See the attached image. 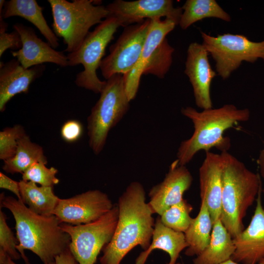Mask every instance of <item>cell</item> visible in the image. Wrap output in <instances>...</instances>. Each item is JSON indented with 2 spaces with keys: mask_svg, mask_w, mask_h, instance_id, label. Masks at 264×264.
I'll return each instance as SVG.
<instances>
[{
  "mask_svg": "<svg viewBox=\"0 0 264 264\" xmlns=\"http://www.w3.org/2000/svg\"><path fill=\"white\" fill-rule=\"evenodd\" d=\"M145 191L139 182H131L118 199V219L110 242L103 248L100 264H120L134 247L150 246L155 223Z\"/></svg>",
  "mask_w": 264,
  "mask_h": 264,
  "instance_id": "6da1fadb",
  "label": "cell"
},
{
  "mask_svg": "<svg viewBox=\"0 0 264 264\" xmlns=\"http://www.w3.org/2000/svg\"><path fill=\"white\" fill-rule=\"evenodd\" d=\"M0 207L8 209L15 220L17 249L26 264L24 250L35 254L44 264L55 262V258L69 249V235L61 227L54 215L43 216L32 211L21 200L11 196H0Z\"/></svg>",
  "mask_w": 264,
  "mask_h": 264,
  "instance_id": "7a4b0ae2",
  "label": "cell"
},
{
  "mask_svg": "<svg viewBox=\"0 0 264 264\" xmlns=\"http://www.w3.org/2000/svg\"><path fill=\"white\" fill-rule=\"evenodd\" d=\"M181 113L193 123L192 135L180 144L176 157L179 165L185 166L201 150L205 152L213 148L227 151L230 147V139L224 136L227 130L240 122L248 121L250 110L240 109L233 104H225L216 108L198 111L191 107L182 108Z\"/></svg>",
  "mask_w": 264,
  "mask_h": 264,
  "instance_id": "3957f363",
  "label": "cell"
},
{
  "mask_svg": "<svg viewBox=\"0 0 264 264\" xmlns=\"http://www.w3.org/2000/svg\"><path fill=\"white\" fill-rule=\"evenodd\" d=\"M223 158L220 220L234 238L244 229L243 220L256 199L262 181L256 174L225 151Z\"/></svg>",
  "mask_w": 264,
  "mask_h": 264,
  "instance_id": "277c9868",
  "label": "cell"
},
{
  "mask_svg": "<svg viewBox=\"0 0 264 264\" xmlns=\"http://www.w3.org/2000/svg\"><path fill=\"white\" fill-rule=\"evenodd\" d=\"M95 0H48L52 14L53 31L66 45L65 52L76 51L90 28L109 16L106 6L96 5Z\"/></svg>",
  "mask_w": 264,
  "mask_h": 264,
  "instance_id": "5b68a950",
  "label": "cell"
},
{
  "mask_svg": "<svg viewBox=\"0 0 264 264\" xmlns=\"http://www.w3.org/2000/svg\"><path fill=\"white\" fill-rule=\"evenodd\" d=\"M123 75L107 80L100 96L87 119L88 144L96 155L103 150L108 134L122 119L130 108Z\"/></svg>",
  "mask_w": 264,
  "mask_h": 264,
  "instance_id": "8992f818",
  "label": "cell"
},
{
  "mask_svg": "<svg viewBox=\"0 0 264 264\" xmlns=\"http://www.w3.org/2000/svg\"><path fill=\"white\" fill-rule=\"evenodd\" d=\"M121 26L117 20L109 16L91 32H89L80 46L67 55L68 66L81 64L84 70L78 73L75 83L79 87L100 93L106 81H101L97 75L106 47L113 39L114 34Z\"/></svg>",
  "mask_w": 264,
  "mask_h": 264,
  "instance_id": "52a82bcc",
  "label": "cell"
},
{
  "mask_svg": "<svg viewBox=\"0 0 264 264\" xmlns=\"http://www.w3.org/2000/svg\"><path fill=\"white\" fill-rule=\"evenodd\" d=\"M201 35L202 44L215 62L216 71L223 79L229 77L244 61H264V40L253 42L244 35L230 33L215 37L201 32Z\"/></svg>",
  "mask_w": 264,
  "mask_h": 264,
  "instance_id": "ba28073f",
  "label": "cell"
},
{
  "mask_svg": "<svg viewBox=\"0 0 264 264\" xmlns=\"http://www.w3.org/2000/svg\"><path fill=\"white\" fill-rule=\"evenodd\" d=\"M118 219L117 205L90 223L71 225L61 223L70 238L69 249L79 264H94L100 251L110 242Z\"/></svg>",
  "mask_w": 264,
  "mask_h": 264,
  "instance_id": "9c48e42d",
  "label": "cell"
},
{
  "mask_svg": "<svg viewBox=\"0 0 264 264\" xmlns=\"http://www.w3.org/2000/svg\"><path fill=\"white\" fill-rule=\"evenodd\" d=\"M150 23L151 20L147 19L126 26L116 42L110 47L109 54L103 59L99 66L106 80L132 70L140 58Z\"/></svg>",
  "mask_w": 264,
  "mask_h": 264,
  "instance_id": "30bf717a",
  "label": "cell"
},
{
  "mask_svg": "<svg viewBox=\"0 0 264 264\" xmlns=\"http://www.w3.org/2000/svg\"><path fill=\"white\" fill-rule=\"evenodd\" d=\"M106 193L89 190L68 198H60L53 212L61 223L76 225L94 221L113 207Z\"/></svg>",
  "mask_w": 264,
  "mask_h": 264,
  "instance_id": "8fae6325",
  "label": "cell"
},
{
  "mask_svg": "<svg viewBox=\"0 0 264 264\" xmlns=\"http://www.w3.org/2000/svg\"><path fill=\"white\" fill-rule=\"evenodd\" d=\"M109 16L116 18L121 26L143 22L147 19L165 17L178 25L181 7H175L171 0H116L106 6Z\"/></svg>",
  "mask_w": 264,
  "mask_h": 264,
  "instance_id": "7c38bea8",
  "label": "cell"
},
{
  "mask_svg": "<svg viewBox=\"0 0 264 264\" xmlns=\"http://www.w3.org/2000/svg\"><path fill=\"white\" fill-rule=\"evenodd\" d=\"M208 55L202 44L192 43L187 49L184 70L193 87L196 104L202 110L213 108L210 87L216 76L209 63Z\"/></svg>",
  "mask_w": 264,
  "mask_h": 264,
  "instance_id": "4fadbf2b",
  "label": "cell"
},
{
  "mask_svg": "<svg viewBox=\"0 0 264 264\" xmlns=\"http://www.w3.org/2000/svg\"><path fill=\"white\" fill-rule=\"evenodd\" d=\"M193 180L185 166L179 165L176 159L173 161L163 180L153 186L149 193L148 204L153 214L160 216L166 209L182 200Z\"/></svg>",
  "mask_w": 264,
  "mask_h": 264,
  "instance_id": "5bb4252c",
  "label": "cell"
},
{
  "mask_svg": "<svg viewBox=\"0 0 264 264\" xmlns=\"http://www.w3.org/2000/svg\"><path fill=\"white\" fill-rule=\"evenodd\" d=\"M262 186L256 205L247 227L233 238L235 250L231 259L241 264H257L264 258V210L262 201Z\"/></svg>",
  "mask_w": 264,
  "mask_h": 264,
  "instance_id": "9a60e30c",
  "label": "cell"
},
{
  "mask_svg": "<svg viewBox=\"0 0 264 264\" xmlns=\"http://www.w3.org/2000/svg\"><path fill=\"white\" fill-rule=\"evenodd\" d=\"M13 27L20 34L22 46L21 49L11 52L24 68L44 63H53L61 67L68 66L67 56L39 38L32 27L21 23L13 24Z\"/></svg>",
  "mask_w": 264,
  "mask_h": 264,
  "instance_id": "2e32d148",
  "label": "cell"
},
{
  "mask_svg": "<svg viewBox=\"0 0 264 264\" xmlns=\"http://www.w3.org/2000/svg\"><path fill=\"white\" fill-rule=\"evenodd\" d=\"M223 158L222 154L210 151L199 169L200 197L204 199L213 222L220 219Z\"/></svg>",
  "mask_w": 264,
  "mask_h": 264,
  "instance_id": "e0dca14e",
  "label": "cell"
},
{
  "mask_svg": "<svg viewBox=\"0 0 264 264\" xmlns=\"http://www.w3.org/2000/svg\"><path fill=\"white\" fill-rule=\"evenodd\" d=\"M45 69L44 64L24 68L17 59L0 62V111L16 95L27 93L30 85L41 77Z\"/></svg>",
  "mask_w": 264,
  "mask_h": 264,
  "instance_id": "ac0fdd59",
  "label": "cell"
},
{
  "mask_svg": "<svg viewBox=\"0 0 264 264\" xmlns=\"http://www.w3.org/2000/svg\"><path fill=\"white\" fill-rule=\"evenodd\" d=\"M176 25L175 22L168 19L151 20L149 31L140 58L132 70L123 75L125 89L130 101L136 95L145 67L158 46Z\"/></svg>",
  "mask_w": 264,
  "mask_h": 264,
  "instance_id": "d6986e66",
  "label": "cell"
},
{
  "mask_svg": "<svg viewBox=\"0 0 264 264\" xmlns=\"http://www.w3.org/2000/svg\"><path fill=\"white\" fill-rule=\"evenodd\" d=\"M188 246L185 234L176 231L166 226L160 217L155 220L152 242L149 247L141 252L135 260V264H145L151 253L155 249H161L167 252L170 261L167 264H176L181 251Z\"/></svg>",
  "mask_w": 264,
  "mask_h": 264,
  "instance_id": "ffe728a7",
  "label": "cell"
},
{
  "mask_svg": "<svg viewBox=\"0 0 264 264\" xmlns=\"http://www.w3.org/2000/svg\"><path fill=\"white\" fill-rule=\"evenodd\" d=\"M19 16L34 25L54 49L58 47L59 39L49 27L43 14V8L35 0H10L5 1L0 17L6 19Z\"/></svg>",
  "mask_w": 264,
  "mask_h": 264,
  "instance_id": "44dd1931",
  "label": "cell"
},
{
  "mask_svg": "<svg viewBox=\"0 0 264 264\" xmlns=\"http://www.w3.org/2000/svg\"><path fill=\"white\" fill-rule=\"evenodd\" d=\"M235 250L233 239L219 219L213 223L208 245L193 260V264H220L231 259Z\"/></svg>",
  "mask_w": 264,
  "mask_h": 264,
  "instance_id": "7402d4cb",
  "label": "cell"
},
{
  "mask_svg": "<svg viewBox=\"0 0 264 264\" xmlns=\"http://www.w3.org/2000/svg\"><path fill=\"white\" fill-rule=\"evenodd\" d=\"M213 222L205 201L201 199L197 216L184 234L188 246L185 254L188 256L198 255L208 245L211 238Z\"/></svg>",
  "mask_w": 264,
  "mask_h": 264,
  "instance_id": "603a6c76",
  "label": "cell"
},
{
  "mask_svg": "<svg viewBox=\"0 0 264 264\" xmlns=\"http://www.w3.org/2000/svg\"><path fill=\"white\" fill-rule=\"evenodd\" d=\"M21 201L34 213L51 216L60 199L55 194L53 187L38 186L29 181H19Z\"/></svg>",
  "mask_w": 264,
  "mask_h": 264,
  "instance_id": "cb8c5ba5",
  "label": "cell"
},
{
  "mask_svg": "<svg viewBox=\"0 0 264 264\" xmlns=\"http://www.w3.org/2000/svg\"><path fill=\"white\" fill-rule=\"evenodd\" d=\"M4 161L2 169L7 173L22 174L33 164L43 162L47 163L43 148L31 141L25 134L18 141L15 155Z\"/></svg>",
  "mask_w": 264,
  "mask_h": 264,
  "instance_id": "d4e9b609",
  "label": "cell"
},
{
  "mask_svg": "<svg viewBox=\"0 0 264 264\" xmlns=\"http://www.w3.org/2000/svg\"><path fill=\"white\" fill-rule=\"evenodd\" d=\"M179 25L185 30L193 23L206 18H214L230 22L231 17L215 0H187L181 7Z\"/></svg>",
  "mask_w": 264,
  "mask_h": 264,
  "instance_id": "484cf974",
  "label": "cell"
},
{
  "mask_svg": "<svg viewBox=\"0 0 264 264\" xmlns=\"http://www.w3.org/2000/svg\"><path fill=\"white\" fill-rule=\"evenodd\" d=\"M192 210V206L183 199L166 209L160 218L165 226L184 233L191 223L193 218L190 214Z\"/></svg>",
  "mask_w": 264,
  "mask_h": 264,
  "instance_id": "4316f807",
  "label": "cell"
},
{
  "mask_svg": "<svg viewBox=\"0 0 264 264\" xmlns=\"http://www.w3.org/2000/svg\"><path fill=\"white\" fill-rule=\"evenodd\" d=\"M174 48L167 38L160 44L145 67L143 75L151 74L163 78L169 71L173 61Z\"/></svg>",
  "mask_w": 264,
  "mask_h": 264,
  "instance_id": "83f0119b",
  "label": "cell"
},
{
  "mask_svg": "<svg viewBox=\"0 0 264 264\" xmlns=\"http://www.w3.org/2000/svg\"><path fill=\"white\" fill-rule=\"evenodd\" d=\"M7 216L0 211V264H3L8 257L17 260L21 256L17 249L18 241L7 223Z\"/></svg>",
  "mask_w": 264,
  "mask_h": 264,
  "instance_id": "f1b7e54d",
  "label": "cell"
},
{
  "mask_svg": "<svg viewBox=\"0 0 264 264\" xmlns=\"http://www.w3.org/2000/svg\"><path fill=\"white\" fill-rule=\"evenodd\" d=\"M46 163L36 162L32 165L22 174V180L29 181L43 186H51L59 183L56 176L58 170L54 167H46Z\"/></svg>",
  "mask_w": 264,
  "mask_h": 264,
  "instance_id": "f546056e",
  "label": "cell"
},
{
  "mask_svg": "<svg viewBox=\"0 0 264 264\" xmlns=\"http://www.w3.org/2000/svg\"><path fill=\"white\" fill-rule=\"evenodd\" d=\"M26 134L24 128L16 124L0 132V159L3 161L15 154L19 140Z\"/></svg>",
  "mask_w": 264,
  "mask_h": 264,
  "instance_id": "4dcf8cb0",
  "label": "cell"
},
{
  "mask_svg": "<svg viewBox=\"0 0 264 264\" xmlns=\"http://www.w3.org/2000/svg\"><path fill=\"white\" fill-rule=\"evenodd\" d=\"M8 24L4 20L0 22V57L8 49H18L22 48V41L20 34L14 30L10 33L6 32Z\"/></svg>",
  "mask_w": 264,
  "mask_h": 264,
  "instance_id": "1f68e13d",
  "label": "cell"
},
{
  "mask_svg": "<svg viewBox=\"0 0 264 264\" xmlns=\"http://www.w3.org/2000/svg\"><path fill=\"white\" fill-rule=\"evenodd\" d=\"M84 129L82 124L76 119H70L62 125L60 134L66 142L72 143L77 141L82 136Z\"/></svg>",
  "mask_w": 264,
  "mask_h": 264,
  "instance_id": "d6a6232c",
  "label": "cell"
},
{
  "mask_svg": "<svg viewBox=\"0 0 264 264\" xmlns=\"http://www.w3.org/2000/svg\"><path fill=\"white\" fill-rule=\"evenodd\" d=\"M0 188L11 191L18 199L21 200L19 182L12 179L2 172H0Z\"/></svg>",
  "mask_w": 264,
  "mask_h": 264,
  "instance_id": "836d02e7",
  "label": "cell"
},
{
  "mask_svg": "<svg viewBox=\"0 0 264 264\" xmlns=\"http://www.w3.org/2000/svg\"><path fill=\"white\" fill-rule=\"evenodd\" d=\"M55 262L56 264H79L69 249L57 256Z\"/></svg>",
  "mask_w": 264,
  "mask_h": 264,
  "instance_id": "e575fe53",
  "label": "cell"
},
{
  "mask_svg": "<svg viewBox=\"0 0 264 264\" xmlns=\"http://www.w3.org/2000/svg\"><path fill=\"white\" fill-rule=\"evenodd\" d=\"M257 164L260 170V176L263 178L264 181V150H262L260 153L257 159ZM262 192L264 193V187L262 189Z\"/></svg>",
  "mask_w": 264,
  "mask_h": 264,
  "instance_id": "d590c367",
  "label": "cell"
},
{
  "mask_svg": "<svg viewBox=\"0 0 264 264\" xmlns=\"http://www.w3.org/2000/svg\"><path fill=\"white\" fill-rule=\"evenodd\" d=\"M220 264H241L238 263H237L233 260H232L231 259H230ZM258 264H264V258Z\"/></svg>",
  "mask_w": 264,
  "mask_h": 264,
  "instance_id": "8d00e7d4",
  "label": "cell"
},
{
  "mask_svg": "<svg viewBox=\"0 0 264 264\" xmlns=\"http://www.w3.org/2000/svg\"><path fill=\"white\" fill-rule=\"evenodd\" d=\"M3 264H16L13 260L9 257H8Z\"/></svg>",
  "mask_w": 264,
  "mask_h": 264,
  "instance_id": "74e56055",
  "label": "cell"
},
{
  "mask_svg": "<svg viewBox=\"0 0 264 264\" xmlns=\"http://www.w3.org/2000/svg\"><path fill=\"white\" fill-rule=\"evenodd\" d=\"M48 264H55V262H53L50 263Z\"/></svg>",
  "mask_w": 264,
  "mask_h": 264,
  "instance_id": "f35d334b",
  "label": "cell"
},
{
  "mask_svg": "<svg viewBox=\"0 0 264 264\" xmlns=\"http://www.w3.org/2000/svg\"><path fill=\"white\" fill-rule=\"evenodd\" d=\"M176 264H181L180 263H177Z\"/></svg>",
  "mask_w": 264,
  "mask_h": 264,
  "instance_id": "ab89813d",
  "label": "cell"
},
{
  "mask_svg": "<svg viewBox=\"0 0 264 264\" xmlns=\"http://www.w3.org/2000/svg\"></svg>",
  "mask_w": 264,
  "mask_h": 264,
  "instance_id": "60d3db41",
  "label": "cell"
}]
</instances>
